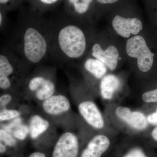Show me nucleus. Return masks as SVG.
<instances>
[{"label": "nucleus", "mask_w": 157, "mask_h": 157, "mask_svg": "<svg viewBox=\"0 0 157 157\" xmlns=\"http://www.w3.org/2000/svg\"><path fill=\"white\" fill-rule=\"evenodd\" d=\"M58 43L62 52L70 59L82 56L86 48V39L81 29L73 25L62 28L58 35Z\"/></svg>", "instance_id": "nucleus-1"}, {"label": "nucleus", "mask_w": 157, "mask_h": 157, "mask_svg": "<svg viewBox=\"0 0 157 157\" xmlns=\"http://www.w3.org/2000/svg\"><path fill=\"white\" fill-rule=\"evenodd\" d=\"M22 42L24 55L31 63H39L47 53V41L43 34L34 27L26 29Z\"/></svg>", "instance_id": "nucleus-2"}, {"label": "nucleus", "mask_w": 157, "mask_h": 157, "mask_svg": "<svg viewBox=\"0 0 157 157\" xmlns=\"http://www.w3.org/2000/svg\"><path fill=\"white\" fill-rule=\"evenodd\" d=\"M126 52L129 56L137 59L139 70L142 72H148L154 65L156 53L149 47L143 37L136 36L129 39L126 43Z\"/></svg>", "instance_id": "nucleus-3"}, {"label": "nucleus", "mask_w": 157, "mask_h": 157, "mask_svg": "<svg viewBox=\"0 0 157 157\" xmlns=\"http://www.w3.org/2000/svg\"><path fill=\"white\" fill-rule=\"evenodd\" d=\"M79 144L78 137L71 132L62 134L53 147L51 157H78Z\"/></svg>", "instance_id": "nucleus-4"}, {"label": "nucleus", "mask_w": 157, "mask_h": 157, "mask_svg": "<svg viewBox=\"0 0 157 157\" xmlns=\"http://www.w3.org/2000/svg\"><path fill=\"white\" fill-rule=\"evenodd\" d=\"M112 24L116 33L124 38H129L131 34L137 35L142 30V22L137 17L126 18L116 15L113 17Z\"/></svg>", "instance_id": "nucleus-5"}, {"label": "nucleus", "mask_w": 157, "mask_h": 157, "mask_svg": "<svg viewBox=\"0 0 157 157\" xmlns=\"http://www.w3.org/2000/svg\"><path fill=\"white\" fill-rule=\"evenodd\" d=\"M28 88L34 93L38 100L43 101L53 96L56 90L55 85L51 80L41 76L31 78L29 82Z\"/></svg>", "instance_id": "nucleus-6"}, {"label": "nucleus", "mask_w": 157, "mask_h": 157, "mask_svg": "<svg viewBox=\"0 0 157 157\" xmlns=\"http://www.w3.org/2000/svg\"><path fill=\"white\" fill-rule=\"evenodd\" d=\"M78 111L89 124L97 129L104 127V122L101 113L94 102L86 101L78 105Z\"/></svg>", "instance_id": "nucleus-7"}, {"label": "nucleus", "mask_w": 157, "mask_h": 157, "mask_svg": "<svg viewBox=\"0 0 157 157\" xmlns=\"http://www.w3.org/2000/svg\"><path fill=\"white\" fill-rule=\"evenodd\" d=\"M69 99L63 95H53L43 101L42 109L48 115L57 116L63 114L70 109Z\"/></svg>", "instance_id": "nucleus-8"}, {"label": "nucleus", "mask_w": 157, "mask_h": 157, "mask_svg": "<svg viewBox=\"0 0 157 157\" xmlns=\"http://www.w3.org/2000/svg\"><path fill=\"white\" fill-rule=\"evenodd\" d=\"M116 114L121 120L137 130H144L147 126V119L142 113L133 112L127 107H119L116 109Z\"/></svg>", "instance_id": "nucleus-9"}, {"label": "nucleus", "mask_w": 157, "mask_h": 157, "mask_svg": "<svg viewBox=\"0 0 157 157\" xmlns=\"http://www.w3.org/2000/svg\"><path fill=\"white\" fill-rule=\"evenodd\" d=\"M92 50L94 57L104 63L110 70H115L117 67L119 54L114 45H109L104 50L100 44L96 43L93 45Z\"/></svg>", "instance_id": "nucleus-10"}, {"label": "nucleus", "mask_w": 157, "mask_h": 157, "mask_svg": "<svg viewBox=\"0 0 157 157\" xmlns=\"http://www.w3.org/2000/svg\"><path fill=\"white\" fill-rule=\"evenodd\" d=\"M110 141L105 135H96L87 144L80 157H101L109 148Z\"/></svg>", "instance_id": "nucleus-11"}, {"label": "nucleus", "mask_w": 157, "mask_h": 157, "mask_svg": "<svg viewBox=\"0 0 157 157\" xmlns=\"http://www.w3.org/2000/svg\"><path fill=\"white\" fill-rule=\"evenodd\" d=\"M66 13L69 15H82L89 12L95 0H64Z\"/></svg>", "instance_id": "nucleus-12"}, {"label": "nucleus", "mask_w": 157, "mask_h": 157, "mask_svg": "<svg viewBox=\"0 0 157 157\" xmlns=\"http://www.w3.org/2000/svg\"><path fill=\"white\" fill-rule=\"evenodd\" d=\"M121 82L113 75H108L102 78L100 84L101 96L104 99H112L116 91L120 87Z\"/></svg>", "instance_id": "nucleus-13"}, {"label": "nucleus", "mask_w": 157, "mask_h": 157, "mask_svg": "<svg viewBox=\"0 0 157 157\" xmlns=\"http://www.w3.org/2000/svg\"><path fill=\"white\" fill-rule=\"evenodd\" d=\"M14 69L9 58L6 56H0V88L7 90L11 86L10 76L13 74Z\"/></svg>", "instance_id": "nucleus-14"}, {"label": "nucleus", "mask_w": 157, "mask_h": 157, "mask_svg": "<svg viewBox=\"0 0 157 157\" xmlns=\"http://www.w3.org/2000/svg\"><path fill=\"white\" fill-rule=\"evenodd\" d=\"M50 126L49 121L39 115H33L29 124V135L33 140H36L45 133Z\"/></svg>", "instance_id": "nucleus-15"}, {"label": "nucleus", "mask_w": 157, "mask_h": 157, "mask_svg": "<svg viewBox=\"0 0 157 157\" xmlns=\"http://www.w3.org/2000/svg\"><path fill=\"white\" fill-rule=\"evenodd\" d=\"M84 66L88 72L98 78H102L107 72L106 65L98 59H88Z\"/></svg>", "instance_id": "nucleus-16"}, {"label": "nucleus", "mask_w": 157, "mask_h": 157, "mask_svg": "<svg viewBox=\"0 0 157 157\" xmlns=\"http://www.w3.org/2000/svg\"><path fill=\"white\" fill-rule=\"evenodd\" d=\"M37 12H43L55 7L63 0H25Z\"/></svg>", "instance_id": "nucleus-17"}, {"label": "nucleus", "mask_w": 157, "mask_h": 157, "mask_svg": "<svg viewBox=\"0 0 157 157\" xmlns=\"http://www.w3.org/2000/svg\"><path fill=\"white\" fill-rule=\"evenodd\" d=\"M0 142L3 144L7 147V152L9 151L10 149H17L18 140L12 134L3 128L0 129Z\"/></svg>", "instance_id": "nucleus-18"}, {"label": "nucleus", "mask_w": 157, "mask_h": 157, "mask_svg": "<svg viewBox=\"0 0 157 157\" xmlns=\"http://www.w3.org/2000/svg\"><path fill=\"white\" fill-rule=\"evenodd\" d=\"M11 134L17 140L23 141L29 134V127L25 124H20L13 130Z\"/></svg>", "instance_id": "nucleus-19"}, {"label": "nucleus", "mask_w": 157, "mask_h": 157, "mask_svg": "<svg viewBox=\"0 0 157 157\" xmlns=\"http://www.w3.org/2000/svg\"><path fill=\"white\" fill-rule=\"evenodd\" d=\"M24 0H0L1 9L8 11L20 8Z\"/></svg>", "instance_id": "nucleus-20"}, {"label": "nucleus", "mask_w": 157, "mask_h": 157, "mask_svg": "<svg viewBox=\"0 0 157 157\" xmlns=\"http://www.w3.org/2000/svg\"><path fill=\"white\" fill-rule=\"evenodd\" d=\"M20 115V112L16 109L4 108L1 109L0 112V121L2 122L14 120Z\"/></svg>", "instance_id": "nucleus-21"}, {"label": "nucleus", "mask_w": 157, "mask_h": 157, "mask_svg": "<svg viewBox=\"0 0 157 157\" xmlns=\"http://www.w3.org/2000/svg\"><path fill=\"white\" fill-rule=\"evenodd\" d=\"M142 99L146 103H157V88L144 93L142 95Z\"/></svg>", "instance_id": "nucleus-22"}, {"label": "nucleus", "mask_w": 157, "mask_h": 157, "mask_svg": "<svg viewBox=\"0 0 157 157\" xmlns=\"http://www.w3.org/2000/svg\"><path fill=\"white\" fill-rule=\"evenodd\" d=\"M124 157H147L144 153L143 151L140 148H135L132 149L125 155Z\"/></svg>", "instance_id": "nucleus-23"}, {"label": "nucleus", "mask_w": 157, "mask_h": 157, "mask_svg": "<svg viewBox=\"0 0 157 157\" xmlns=\"http://www.w3.org/2000/svg\"><path fill=\"white\" fill-rule=\"evenodd\" d=\"M12 97L9 94H6L2 95L0 97V105L1 109L6 108V106L11 102Z\"/></svg>", "instance_id": "nucleus-24"}, {"label": "nucleus", "mask_w": 157, "mask_h": 157, "mask_svg": "<svg viewBox=\"0 0 157 157\" xmlns=\"http://www.w3.org/2000/svg\"><path fill=\"white\" fill-rule=\"evenodd\" d=\"M147 122L149 123L152 125H157V108L155 112L147 116Z\"/></svg>", "instance_id": "nucleus-25"}, {"label": "nucleus", "mask_w": 157, "mask_h": 157, "mask_svg": "<svg viewBox=\"0 0 157 157\" xmlns=\"http://www.w3.org/2000/svg\"><path fill=\"white\" fill-rule=\"evenodd\" d=\"M28 157H51L48 156L47 154L42 151H36L32 152Z\"/></svg>", "instance_id": "nucleus-26"}, {"label": "nucleus", "mask_w": 157, "mask_h": 157, "mask_svg": "<svg viewBox=\"0 0 157 157\" xmlns=\"http://www.w3.org/2000/svg\"><path fill=\"white\" fill-rule=\"evenodd\" d=\"M95 2L100 5H113L117 2L120 0H95Z\"/></svg>", "instance_id": "nucleus-27"}, {"label": "nucleus", "mask_w": 157, "mask_h": 157, "mask_svg": "<svg viewBox=\"0 0 157 157\" xmlns=\"http://www.w3.org/2000/svg\"><path fill=\"white\" fill-rule=\"evenodd\" d=\"M151 136L153 139L157 141V127L153 130L151 133Z\"/></svg>", "instance_id": "nucleus-28"}, {"label": "nucleus", "mask_w": 157, "mask_h": 157, "mask_svg": "<svg viewBox=\"0 0 157 157\" xmlns=\"http://www.w3.org/2000/svg\"><path fill=\"white\" fill-rule=\"evenodd\" d=\"M11 157H21L20 155L19 154H14V155H12Z\"/></svg>", "instance_id": "nucleus-29"}]
</instances>
